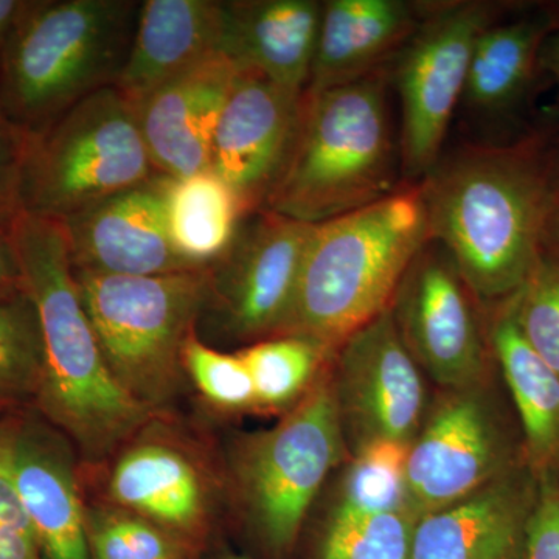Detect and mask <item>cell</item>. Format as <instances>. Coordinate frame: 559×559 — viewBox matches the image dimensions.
Masks as SVG:
<instances>
[{
	"instance_id": "obj_21",
	"label": "cell",
	"mask_w": 559,
	"mask_h": 559,
	"mask_svg": "<svg viewBox=\"0 0 559 559\" xmlns=\"http://www.w3.org/2000/svg\"><path fill=\"white\" fill-rule=\"evenodd\" d=\"M224 55L245 72L293 92H305L322 3L316 0H231L224 2Z\"/></svg>"
},
{
	"instance_id": "obj_14",
	"label": "cell",
	"mask_w": 559,
	"mask_h": 559,
	"mask_svg": "<svg viewBox=\"0 0 559 559\" xmlns=\"http://www.w3.org/2000/svg\"><path fill=\"white\" fill-rule=\"evenodd\" d=\"M473 297L448 253L425 248L390 305L401 340L439 390L488 377L491 348Z\"/></svg>"
},
{
	"instance_id": "obj_18",
	"label": "cell",
	"mask_w": 559,
	"mask_h": 559,
	"mask_svg": "<svg viewBox=\"0 0 559 559\" xmlns=\"http://www.w3.org/2000/svg\"><path fill=\"white\" fill-rule=\"evenodd\" d=\"M538 477L522 462L479 491L417 520L411 559H522Z\"/></svg>"
},
{
	"instance_id": "obj_9",
	"label": "cell",
	"mask_w": 559,
	"mask_h": 559,
	"mask_svg": "<svg viewBox=\"0 0 559 559\" xmlns=\"http://www.w3.org/2000/svg\"><path fill=\"white\" fill-rule=\"evenodd\" d=\"M525 462L488 377L440 390L412 441L407 489L417 516L479 491Z\"/></svg>"
},
{
	"instance_id": "obj_19",
	"label": "cell",
	"mask_w": 559,
	"mask_h": 559,
	"mask_svg": "<svg viewBox=\"0 0 559 559\" xmlns=\"http://www.w3.org/2000/svg\"><path fill=\"white\" fill-rule=\"evenodd\" d=\"M241 69L216 53L139 103V120L160 175L186 178L210 170L213 138Z\"/></svg>"
},
{
	"instance_id": "obj_3",
	"label": "cell",
	"mask_w": 559,
	"mask_h": 559,
	"mask_svg": "<svg viewBox=\"0 0 559 559\" xmlns=\"http://www.w3.org/2000/svg\"><path fill=\"white\" fill-rule=\"evenodd\" d=\"M430 241L419 189L316 224L293 310L280 336L314 337L336 349L392 305Z\"/></svg>"
},
{
	"instance_id": "obj_30",
	"label": "cell",
	"mask_w": 559,
	"mask_h": 559,
	"mask_svg": "<svg viewBox=\"0 0 559 559\" xmlns=\"http://www.w3.org/2000/svg\"><path fill=\"white\" fill-rule=\"evenodd\" d=\"M94 559H186L189 547L130 511L103 502L86 507Z\"/></svg>"
},
{
	"instance_id": "obj_16",
	"label": "cell",
	"mask_w": 559,
	"mask_h": 559,
	"mask_svg": "<svg viewBox=\"0 0 559 559\" xmlns=\"http://www.w3.org/2000/svg\"><path fill=\"white\" fill-rule=\"evenodd\" d=\"M305 92L241 70L212 146L210 170L237 194L246 216L264 209L293 148Z\"/></svg>"
},
{
	"instance_id": "obj_27",
	"label": "cell",
	"mask_w": 559,
	"mask_h": 559,
	"mask_svg": "<svg viewBox=\"0 0 559 559\" xmlns=\"http://www.w3.org/2000/svg\"><path fill=\"white\" fill-rule=\"evenodd\" d=\"M407 451L406 444L381 441L349 455L340 466L329 513L415 514L407 489Z\"/></svg>"
},
{
	"instance_id": "obj_31",
	"label": "cell",
	"mask_w": 559,
	"mask_h": 559,
	"mask_svg": "<svg viewBox=\"0 0 559 559\" xmlns=\"http://www.w3.org/2000/svg\"><path fill=\"white\" fill-rule=\"evenodd\" d=\"M186 377L210 407L223 414L257 411L255 392L248 367L238 353L209 347L193 334L182 353Z\"/></svg>"
},
{
	"instance_id": "obj_4",
	"label": "cell",
	"mask_w": 559,
	"mask_h": 559,
	"mask_svg": "<svg viewBox=\"0 0 559 559\" xmlns=\"http://www.w3.org/2000/svg\"><path fill=\"white\" fill-rule=\"evenodd\" d=\"M139 11L135 0H28L0 57V112L33 138L116 86Z\"/></svg>"
},
{
	"instance_id": "obj_6",
	"label": "cell",
	"mask_w": 559,
	"mask_h": 559,
	"mask_svg": "<svg viewBox=\"0 0 559 559\" xmlns=\"http://www.w3.org/2000/svg\"><path fill=\"white\" fill-rule=\"evenodd\" d=\"M330 364L277 425L238 437L223 463L227 506L274 557L293 550L323 484L348 459Z\"/></svg>"
},
{
	"instance_id": "obj_5",
	"label": "cell",
	"mask_w": 559,
	"mask_h": 559,
	"mask_svg": "<svg viewBox=\"0 0 559 559\" xmlns=\"http://www.w3.org/2000/svg\"><path fill=\"white\" fill-rule=\"evenodd\" d=\"M393 145L385 80L369 73L305 92L299 131L263 210L320 224L392 194Z\"/></svg>"
},
{
	"instance_id": "obj_35",
	"label": "cell",
	"mask_w": 559,
	"mask_h": 559,
	"mask_svg": "<svg viewBox=\"0 0 559 559\" xmlns=\"http://www.w3.org/2000/svg\"><path fill=\"white\" fill-rule=\"evenodd\" d=\"M25 293L24 274L11 229L0 226V300Z\"/></svg>"
},
{
	"instance_id": "obj_7",
	"label": "cell",
	"mask_w": 559,
	"mask_h": 559,
	"mask_svg": "<svg viewBox=\"0 0 559 559\" xmlns=\"http://www.w3.org/2000/svg\"><path fill=\"white\" fill-rule=\"evenodd\" d=\"M73 274L110 373L143 407L168 415L187 378L183 347L207 307L209 267L146 277Z\"/></svg>"
},
{
	"instance_id": "obj_36",
	"label": "cell",
	"mask_w": 559,
	"mask_h": 559,
	"mask_svg": "<svg viewBox=\"0 0 559 559\" xmlns=\"http://www.w3.org/2000/svg\"><path fill=\"white\" fill-rule=\"evenodd\" d=\"M0 559H43L36 536L0 521Z\"/></svg>"
},
{
	"instance_id": "obj_26",
	"label": "cell",
	"mask_w": 559,
	"mask_h": 559,
	"mask_svg": "<svg viewBox=\"0 0 559 559\" xmlns=\"http://www.w3.org/2000/svg\"><path fill=\"white\" fill-rule=\"evenodd\" d=\"M336 349L314 337H270L238 352L248 367L257 412L285 414L312 389Z\"/></svg>"
},
{
	"instance_id": "obj_38",
	"label": "cell",
	"mask_w": 559,
	"mask_h": 559,
	"mask_svg": "<svg viewBox=\"0 0 559 559\" xmlns=\"http://www.w3.org/2000/svg\"><path fill=\"white\" fill-rule=\"evenodd\" d=\"M544 253L559 263V183L555 194L554 207H551L549 223H547L546 240H544Z\"/></svg>"
},
{
	"instance_id": "obj_37",
	"label": "cell",
	"mask_w": 559,
	"mask_h": 559,
	"mask_svg": "<svg viewBox=\"0 0 559 559\" xmlns=\"http://www.w3.org/2000/svg\"><path fill=\"white\" fill-rule=\"evenodd\" d=\"M28 0H0V57L20 22Z\"/></svg>"
},
{
	"instance_id": "obj_2",
	"label": "cell",
	"mask_w": 559,
	"mask_h": 559,
	"mask_svg": "<svg viewBox=\"0 0 559 559\" xmlns=\"http://www.w3.org/2000/svg\"><path fill=\"white\" fill-rule=\"evenodd\" d=\"M11 234L43 334L44 374L35 407L68 437L84 466L102 468L159 415L110 373L81 300L61 223L22 213Z\"/></svg>"
},
{
	"instance_id": "obj_12",
	"label": "cell",
	"mask_w": 559,
	"mask_h": 559,
	"mask_svg": "<svg viewBox=\"0 0 559 559\" xmlns=\"http://www.w3.org/2000/svg\"><path fill=\"white\" fill-rule=\"evenodd\" d=\"M330 373L348 457L381 441L411 447L430 400L390 308L342 342Z\"/></svg>"
},
{
	"instance_id": "obj_40",
	"label": "cell",
	"mask_w": 559,
	"mask_h": 559,
	"mask_svg": "<svg viewBox=\"0 0 559 559\" xmlns=\"http://www.w3.org/2000/svg\"><path fill=\"white\" fill-rule=\"evenodd\" d=\"M555 58H557V66H558V69H559V46H558V49H557V55H555Z\"/></svg>"
},
{
	"instance_id": "obj_28",
	"label": "cell",
	"mask_w": 559,
	"mask_h": 559,
	"mask_svg": "<svg viewBox=\"0 0 559 559\" xmlns=\"http://www.w3.org/2000/svg\"><path fill=\"white\" fill-rule=\"evenodd\" d=\"M43 374L38 311L25 290L0 300V417L35 407Z\"/></svg>"
},
{
	"instance_id": "obj_20",
	"label": "cell",
	"mask_w": 559,
	"mask_h": 559,
	"mask_svg": "<svg viewBox=\"0 0 559 559\" xmlns=\"http://www.w3.org/2000/svg\"><path fill=\"white\" fill-rule=\"evenodd\" d=\"M226 11L216 0H145L116 87L134 103L216 53H224Z\"/></svg>"
},
{
	"instance_id": "obj_8",
	"label": "cell",
	"mask_w": 559,
	"mask_h": 559,
	"mask_svg": "<svg viewBox=\"0 0 559 559\" xmlns=\"http://www.w3.org/2000/svg\"><path fill=\"white\" fill-rule=\"evenodd\" d=\"M157 175L138 106L116 86L106 87L31 135L24 213L61 223Z\"/></svg>"
},
{
	"instance_id": "obj_32",
	"label": "cell",
	"mask_w": 559,
	"mask_h": 559,
	"mask_svg": "<svg viewBox=\"0 0 559 559\" xmlns=\"http://www.w3.org/2000/svg\"><path fill=\"white\" fill-rule=\"evenodd\" d=\"M522 337L559 377V263L544 253L525 285L510 297Z\"/></svg>"
},
{
	"instance_id": "obj_29",
	"label": "cell",
	"mask_w": 559,
	"mask_h": 559,
	"mask_svg": "<svg viewBox=\"0 0 559 559\" xmlns=\"http://www.w3.org/2000/svg\"><path fill=\"white\" fill-rule=\"evenodd\" d=\"M418 518L411 513H329L316 559H411Z\"/></svg>"
},
{
	"instance_id": "obj_34",
	"label": "cell",
	"mask_w": 559,
	"mask_h": 559,
	"mask_svg": "<svg viewBox=\"0 0 559 559\" xmlns=\"http://www.w3.org/2000/svg\"><path fill=\"white\" fill-rule=\"evenodd\" d=\"M522 559H559V474L538 479Z\"/></svg>"
},
{
	"instance_id": "obj_13",
	"label": "cell",
	"mask_w": 559,
	"mask_h": 559,
	"mask_svg": "<svg viewBox=\"0 0 559 559\" xmlns=\"http://www.w3.org/2000/svg\"><path fill=\"white\" fill-rule=\"evenodd\" d=\"M495 7L459 2L430 14L401 51L396 87L403 108L401 159L409 176H426L439 160L448 124L465 92L477 36Z\"/></svg>"
},
{
	"instance_id": "obj_24",
	"label": "cell",
	"mask_w": 559,
	"mask_h": 559,
	"mask_svg": "<svg viewBox=\"0 0 559 559\" xmlns=\"http://www.w3.org/2000/svg\"><path fill=\"white\" fill-rule=\"evenodd\" d=\"M165 212L173 248L200 270L223 257L246 218L237 194L212 170L167 176Z\"/></svg>"
},
{
	"instance_id": "obj_15",
	"label": "cell",
	"mask_w": 559,
	"mask_h": 559,
	"mask_svg": "<svg viewBox=\"0 0 559 559\" xmlns=\"http://www.w3.org/2000/svg\"><path fill=\"white\" fill-rule=\"evenodd\" d=\"M0 454L9 466L43 559H94L75 448L36 407L0 417Z\"/></svg>"
},
{
	"instance_id": "obj_17",
	"label": "cell",
	"mask_w": 559,
	"mask_h": 559,
	"mask_svg": "<svg viewBox=\"0 0 559 559\" xmlns=\"http://www.w3.org/2000/svg\"><path fill=\"white\" fill-rule=\"evenodd\" d=\"M165 183L157 175L61 221L73 270L130 277L200 270L173 248Z\"/></svg>"
},
{
	"instance_id": "obj_1",
	"label": "cell",
	"mask_w": 559,
	"mask_h": 559,
	"mask_svg": "<svg viewBox=\"0 0 559 559\" xmlns=\"http://www.w3.org/2000/svg\"><path fill=\"white\" fill-rule=\"evenodd\" d=\"M558 183L538 139L463 150L426 175L430 241L476 299L500 304L525 285L544 255Z\"/></svg>"
},
{
	"instance_id": "obj_39",
	"label": "cell",
	"mask_w": 559,
	"mask_h": 559,
	"mask_svg": "<svg viewBox=\"0 0 559 559\" xmlns=\"http://www.w3.org/2000/svg\"><path fill=\"white\" fill-rule=\"evenodd\" d=\"M216 559H252L248 557H241V555L230 554V551H226V554H221Z\"/></svg>"
},
{
	"instance_id": "obj_25",
	"label": "cell",
	"mask_w": 559,
	"mask_h": 559,
	"mask_svg": "<svg viewBox=\"0 0 559 559\" xmlns=\"http://www.w3.org/2000/svg\"><path fill=\"white\" fill-rule=\"evenodd\" d=\"M547 21L491 24L477 36L463 97L473 108L499 110L520 97L532 79Z\"/></svg>"
},
{
	"instance_id": "obj_11",
	"label": "cell",
	"mask_w": 559,
	"mask_h": 559,
	"mask_svg": "<svg viewBox=\"0 0 559 559\" xmlns=\"http://www.w3.org/2000/svg\"><path fill=\"white\" fill-rule=\"evenodd\" d=\"M316 224L259 210L242 219L229 249L210 271L202 319L238 342L280 336L293 310Z\"/></svg>"
},
{
	"instance_id": "obj_22",
	"label": "cell",
	"mask_w": 559,
	"mask_h": 559,
	"mask_svg": "<svg viewBox=\"0 0 559 559\" xmlns=\"http://www.w3.org/2000/svg\"><path fill=\"white\" fill-rule=\"evenodd\" d=\"M417 31L414 7L401 0H330L322 14L307 94L374 72Z\"/></svg>"
},
{
	"instance_id": "obj_10",
	"label": "cell",
	"mask_w": 559,
	"mask_h": 559,
	"mask_svg": "<svg viewBox=\"0 0 559 559\" xmlns=\"http://www.w3.org/2000/svg\"><path fill=\"white\" fill-rule=\"evenodd\" d=\"M151 419L102 466L105 502L157 525L190 547L227 506L223 468L168 423Z\"/></svg>"
},
{
	"instance_id": "obj_41",
	"label": "cell",
	"mask_w": 559,
	"mask_h": 559,
	"mask_svg": "<svg viewBox=\"0 0 559 559\" xmlns=\"http://www.w3.org/2000/svg\"><path fill=\"white\" fill-rule=\"evenodd\" d=\"M187 559V558H186Z\"/></svg>"
},
{
	"instance_id": "obj_33",
	"label": "cell",
	"mask_w": 559,
	"mask_h": 559,
	"mask_svg": "<svg viewBox=\"0 0 559 559\" xmlns=\"http://www.w3.org/2000/svg\"><path fill=\"white\" fill-rule=\"evenodd\" d=\"M31 135L0 112V226L11 229L24 213V173Z\"/></svg>"
},
{
	"instance_id": "obj_23",
	"label": "cell",
	"mask_w": 559,
	"mask_h": 559,
	"mask_svg": "<svg viewBox=\"0 0 559 559\" xmlns=\"http://www.w3.org/2000/svg\"><path fill=\"white\" fill-rule=\"evenodd\" d=\"M498 305L489 348L520 418L525 463L538 479L559 474V377L522 337L511 300Z\"/></svg>"
}]
</instances>
